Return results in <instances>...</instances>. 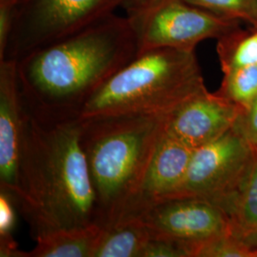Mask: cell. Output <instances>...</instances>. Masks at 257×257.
<instances>
[{"label":"cell","instance_id":"cell-1","mask_svg":"<svg viewBox=\"0 0 257 257\" xmlns=\"http://www.w3.org/2000/svg\"><path fill=\"white\" fill-rule=\"evenodd\" d=\"M24 123L21 197L17 208L34 239L97 223L95 195L80 142L79 115L38 113L24 103Z\"/></svg>","mask_w":257,"mask_h":257},{"label":"cell","instance_id":"cell-2","mask_svg":"<svg viewBox=\"0 0 257 257\" xmlns=\"http://www.w3.org/2000/svg\"><path fill=\"white\" fill-rule=\"evenodd\" d=\"M138 53L131 19L114 14L19 59L23 101L38 113L79 115L92 94Z\"/></svg>","mask_w":257,"mask_h":257},{"label":"cell","instance_id":"cell-3","mask_svg":"<svg viewBox=\"0 0 257 257\" xmlns=\"http://www.w3.org/2000/svg\"><path fill=\"white\" fill-rule=\"evenodd\" d=\"M170 114L112 113L80 117V142L95 195L97 223L119 221L163 138Z\"/></svg>","mask_w":257,"mask_h":257},{"label":"cell","instance_id":"cell-4","mask_svg":"<svg viewBox=\"0 0 257 257\" xmlns=\"http://www.w3.org/2000/svg\"><path fill=\"white\" fill-rule=\"evenodd\" d=\"M207 89L194 51H139L84 104L80 117L112 113L171 114Z\"/></svg>","mask_w":257,"mask_h":257},{"label":"cell","instance_id":"cell-5","mask_svg":"<svg viewBox=\"0 0 257 257\" xmlns=\"http://www.w3.org/2000/svg\"><path fill=\"white\" fill-rule=\"evenodd\" d=\"M126 0H17L16 19L4 56L19 61L38 48L114 15Z\"/></svg>","mask_w":257,"mask_h":257},{"label":"cell","instance_id":"cell-6","mask_svg":"<svg viewBox=\"0 0 257 257\" xmlns=\"http://www.w3.org/2000/svg\"><path fill=\"white\" fill-rule=\"evenodd\" d=\"M255 148L235 128L193 150L183 180L170 197H197L226 213L248 174ZM168 197V198H170Z\"/></svg>","mask_w":257,"mask_h":257},{"label":"cell","instance_id":"cell-7","mask_svg":"<svg viewBox=\"0 0 257 257\" xmlns=\"http://www.w3.org/2000/svg\"><path fill=\"white\" fill-rule=\"evenodd\" d=\"M128 17L137 34L139 51L153 48L194 51L206 39L218 40L237 31L240 22L185 0H154Z\"/></svg>","mask_w":257,"mask_h":257},{"label":"cell","instance_id":"cell-8","mask_svg":"<svg viewBox=\"0 0 257 257\" xmlns=\"http://www.w3.org/2000/svg\"><path fill=\"white\" fill-rule=\"evenodd\" d=\"M136 219L149 230L152 238L181 243L194 248L210 239L230 232V222L219 207L197 197L162 199Z\"/></svg>","mask_w":257,"mask_h":257},{"label":"cell","instance_id":"cell-9","mask_svg":"<svg viewBox=\"0 0 257 257\" xmlns=\"http://www.w3.org/2000/svg\"><path fill=\"white\" fill-rule=\"evenodd\" d=\"M24 103L18 61L0 60V192L18 205L24 145Z\"/></svg>","mask_w":257,"mask_h":257},{"label":"cell","instance_id":"cell-10","mask_svg":"<svg viewBox=\"0 0 257 257\" xmlns=\"http://www.w3.org/2000/svg\"><path fill=\"white\" fill-rule=\"evenodd\" d=\"M242 110L235 103L207 89L193 95L168 118L167 133L195 150L233 128Z\"/></svg>","mask_w":257,"mask_h":257},{"label":"cell","instance_id":"cell-11","mask_svg":"<svg viewBox=\"0 0 257 257\" xmlns=\"http://www.w3.org/2000/svg\"><path fill=\"white\" fill-rule=\"evenodd\" d=\"M193 151L166 131L145 175L116 224L138 217L154 204L175 193L183 180Z\"/></svg>","mask_w":257,"mask_h":257},{"label":"cell","instance_id":"cell-12","mask_svg":"<svg viewBox=\"0 0 257 257\" xmlns=\"http://www.w3.org/2000/svg\"><path fill=\"white\" fill-rule=\"evenodd\" d=\"M105 229L94 223L56 230L35 238L37 245L22 257H94Z\"/></svg>","mask_w":257,"mask_h":257},{"label":"cell","instance_id":"cell-13","mask_svg":"<svg viewBox=\"0 0 257 257\" xmlns=\"http://www.w3.org/2000/svg\"><path fill=\"white\" fill-rule=\"evenodd\" d=\"M226 215L230 222V233L250 248H257V150Z\"/></svg>","mask_w":257,"mask_h":257},{"label":"cell","instance_id":"cell-14","mask_svg":"<svg viewBox=\"0 0 257 257\" xmlns=\"http://www.w3.org/2000/svg\"><path fill=\"white\" fill-rule=\"evenodd\" d=\"M152 238L147 228L133 218L105 229L94 257H141Z\"/></svg>","mask_w":257,"mask_h":257},{"label":"cell","instance_id":"cell-15","mask_svg":"<svg viewBox=\"0 0 257 257\" xmlns=\"http://www.w3.org/2000/svg\"><path fill=\"white\" fill-rule=\"evenodd\" d=\"M217 54L222 72L257 64V28L248 32L239 29L221 37L217 42Z\"/></svg>","mask_w":257,"mask_h":257},{"label":"cell","instance_id":"cell-16","mask_svg":"<svg viewBox=\"0 0 257 257\" xmlns=\"http://www.w3.org/2000/svg\"><path fill=\"white\" fill-rule=\"evenodd\" d=\"M218 93L247 110L257 97V64L248 65L223 72Z\"/></svg>","mask_w":257,"mask_h":257},{"label":"cell","instance_id":"cell-17","mask_svg":"<svg viewBox=\"0 0 257 257\" xmlns=\"http://www.w3.org/2000/svg\"><path fill=\"white\" fill-rule=\"evenodd\" d=\"M227 19L245 21L257 28V0H185Z\"/></svg>","mask_w":257,"mask_h":257},{"label":"cell","instance_id":"cell-18","mask_svg":"<svg viewBox=\"0 0 257 257\" xmlns=\"http://www.w3.org/2000/svg\"><path fill=\"white\" fill-rule=\"evenodd\" d=\"M193 257H253V248L229 232L197 245Z\"/></svg>","mask_w":257,"mask_h":257},{"label":"cell","instance_id":"cell-19","mask_svg":"<svg viewBox=\"0 0 257 257\" xmlns=\"http://www.w3.org/2000/svg\"><path fill=\"white\" fill-rule=\"evenodd\" d=\"M17 206L7 193L0 192V255L3 257H22L13 238L16 226Z\"/></svg>","mask_w":257,"mask_h":257},{"label":"cell","instance_id":"cell-20","mask_svg":"<svg viewBox=\"0 0 257 257\" xmlns=\"http://www.w3.org/2000/svg\"><path fill=\"white\" fill-rule=\"evenodd\" d=\"M141 257H193L192 248L181 243L166 239L151 238Z\"/></svg>","mask_w":257,"mask_h":257},{"label":"cell","instance_id":"cell-21","mask_svg":"<svg viewBox=\"0 0 257 257\" xmlns=\"http://www.w3.org/2000/svg\"><path fill=\"white\" fill-rule=\"evenodd\" d=\"M17 0H0V59L4 56L16 19Z\"/></svg>","mask_w":257,"mask_h":257},{"label":"cell","instance_id":"cell-22","mask_svg":"<svg viewBox=\"0 0 257 257\" xmlns=\"http://www.w3.org/2000/svg\"><path fill=\"white\" fill-rule=\"evenodd\" d=\"M235 128L241 136L248 140V142L255 146L257 144V97L249 105L247 110H242Z\"/></svg>","mask_w":257,"mask_h":257},{"label":"cell","instance_id":"cell-23","mask_svg":"<svg viewBox=\"0 0 257 257\" xmlns=\"http://www.w3.org/2000/svg\"><path fill=\"white\" fill-rule=\"evenodd\" d=\"M154 0H126L123 7L126 11V15H133L147 7Z\"/></svg>","mask_w":257,"mask_h":257},{"label":"cell","instance_id":"cell-24","mask_svg":"<svg viewBox=\"0 0 257 257\" xmlns=\"http://www.w3.org/2000/svg\"><path fill=\"white\" fill-rule=\"evenodd\" d=\"M254 148H255V149H256V150H257V144H256V145H255V146H254Z\"/></svg>","mask_w":257,"mask_h":257}]
</instances>
